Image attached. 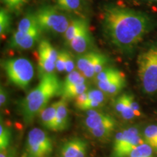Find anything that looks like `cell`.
Segmentation results:
<instances>
[{
    "instance_id": "cell-1",
    "label": "cell",
    "mask_w": 157,
    "mask_h": 157,
    "mask_svg": "<svg viewBox=\"0 0 157 157\" xmlns=\"http://www.w3.org/2000/svg\"><path fill=\"white\" fill-rule=\"evenodd\" d=\"M101 18L105 36L124 53L132 52L154 27L146 13L114 5L103 7Z\"/></svg>"
},
{
    "instance_id": "cell-2",
    "label": "cell",
    "mask_w": 157,
    "mask_h": 157,
    "mask_svg": "<svg viewBox=\"0 0 157 157\" xmlns=\"http://www.w3.org/2000/svg\"><path fill=\"white\" fill-rule=\"evenodd\" d=\"M36 87L20 102V111L26 124L34 121L35 117L47 107L52 98L60 95L62 82L56 74L41 76Z\"/></svg>"
},
{
    "instance_id": "cell-3",
    "label": "cell",
    "mask_w": 157,
    "mask_h": 157,
    "mask_svg": "<svg viewBox=\"0 0 157 157\" xmlns=\"http://www.w3.org/2000/svg\"><path fill=\"white\" fill-rule=\"evenodd\" d=\"M137 74L145 93H157V42L148 45L137 57Z\"/></svg>"
},
{
    "instance_id": "cell-4",
    "label": "cell",
    "mask_w": 157,
    "mask_h": 157,
    "mask_svg": "<svg viewBox=\"0 0 157 157\" xmlns=\"http://www.w3.org/2000/svg\"><path fill=\"white\" fill-rule=\"evenodd\" d=\"M41 31L53 34H64L71 19L57 6L44 5L34 13Z\"/></svg>"
},
{
    "instance_id": "cell-5",
    "label": "cell",
    "mask_w": 157,
    "mask_h": 157,
    "mask_svg": "<svg viewBox=\"0 0 157 157\" xmlns=\"http://www.w3.org/2000/svg\"><path fill=\"white\" fill-rule=\"evenodd\" d=\"M2 67L8 81L20 89H26L34 77V66L26 58L7 59L2 62Z\"/></svg>"
},
{
    "instance_id": "cell-6",
    "label": "cell",
    "mask_w": 157,
    "mask_h": 157,
    "mask_svg": "<svg viewBox=\"0 0 157 157\" xmlns=\"http://www.w3.org/2000/svg\"><path fill=\"white\" fill-rule=\"evenodd\" d=\"M145 141L141 137L137 127H132L117 132L113 143L114 157H127Z\"/></svg>"
},
{
    "instance_id": "cell-7",
    "label": "cell",
    "mask_w": 157,
    "mask_h": 157,
    "mask_svg": "<svg viewBox=\"0 0 157 157\" xmlns=\"http://www.w3.org/2000/svg\"><path fill=\"white\" fill-rule=\"evenodd\" d=\"M52 141L48 134L39 128H34L29 132L26 150L31 157H45L52 151Z\"/></svg>"
},
{
    "instance_id": "cell-8",
    "label": "cell",
    "mask_w": 157,
    "mask_h": 157,
    "mask_svg": "<svg viewBox=\"0 0 157 157\" xmlns=\"http://www.w3.org/2000/svg\"><path fill=\"white\" fill-rule=\"evenodd\" d=\"M38 69L39 76L53 74L56 69V61L58 52L47 39H43L39 43L37 48Z\"/></svg>"
},
{
    "instance_id": "cell-9",
    "label": "cell",
    "mask_w": 157,
    "mask_h": 157,
    "mask_svg": "<svg viewBox=\"0 0 157 157\" xmlns=\"http://www.w3.org/2000/svg\"><path fill=\"white\" fill-rule=\"evenodd\" d=\"M41 34V31L22 32L16 30L10 39L9 47L14 50H29L39 42Z\"/></svg>"
},
{
    "instance_id": "cell-10",
    "label": "cell",
    "mask_w": 157,
    "mask_h": 157,
    "mask_svg": "<svg viewBox=\"0 0 157 157\" xmlns=\"http://www.w3.org/2000/svg\"><path fill=\"white\" fill-rule=\"evenodd\" d=\"M67 46L76 54L82 55L90 52L93 46V39L89 29V25H85Z\"/></svg>"
},
{
    "instance_id": "cell-11",
    "label": "cell",
    "mask_w": 157,
    "mask_h": 157,
    "mask_svg": "<svg viewBox=\"0 0 157 157\" xmlns=\"http://www.w3.org/2000/svg\"><path fill=\"white\" fill-rule=\"evenodd\" d=\"M87 144L78 137H74L66 141L60 150V157H86Z\"/></svg>"
},
{
    "instance_id": "cell-12",
    "label": "cell",
    "mask_w": 157,
    "mask_h": 157,
    "mask_svg": "<svg viewBox=\"0 0 157 157\" xmlns=\"http://www.w3.org/2000/svg\"><path fill=\"white\" fill-rule=\"evenodd\" d=\"M114 120L115 119L113 118L107 113L98 112L93 109L87 111V117L84 123L87 129H92Z\"/></svg>"
},
{
    "instance_id": "cell-13",
    "label": "cell",
    "mask_w": 157,
    "mask_h": 157,
    "mask_svg": "<svg viewBox=\"0 0 157 157\" xmlns=\"http://www.w3.org/2000/svg\"><path fill=\"white\" fill-rule=\"evenodd\" d=\"M68 125V110L67 101L61 98L58 101L56 112V129L55 131H63L67 128Z\"/></svg>"
},
{
    "instance_id": "cell-14",
    "label": "cell",
    "mask_w": 157,
    "mask_h": 157,
    "mask_svg": "<svg viewBox=\"0 0 157 157\" xmlns=\"http://www.w3.org/2000/svg\"><path fill=\"white\" fill-rule=\"evenodd\" d=\"M57 107H58V101L54 102L50 106L45 108L39 114L42 124L47 129L52 131H55L56 129Z\"/></svg>"
},
{
    "instance_id": "cell-15",
    "label": "cell",
    "mask_w": 157,
    "mask_h": 157,
    "mask_svg": "<svg viewBox=\"0 0 157 157\" xmlns=\"http://www.w3.org/2000/svg\"><path fill=\"white\" fill-rule=\"evenodd\" d=\"M86 79L87 78L84 76L77 83L68 86L67 87L62 88L60 95L66 100L72 99V98L75 99L77 96L87 92L88 85L86 83Z\"/></svg>"
},
{
    "instance_id": "cell-16",
    "label": "cell",
    "mask_w": 157,
    "mask_h": 157,
    "mask_svg": "<svg viewBox=\"0 0 157 157\" xmlns=\"http://www.w3.org/2000/svg\"><path fill=\"white\" fill-rule=\"evenodd\" d=\"M87 24V21L84 20L83 17L71 19L69 25L63 34L65 43L67 45L69 44V42L73 39L74 37Z\"/></svg>"
},
{
    "instance_id": "cell-17",
    "label": "cell",
    "mask_w": 157,
    "mask_h": 157,
    "mask_svg": "<svg viewBox=\"0 0 157 157\" xmlns=\"http://www.w3.org/2000/svg\"><path fill=\"white\" fill-rule=\"evenodd\" d=\"M57 7L61 10L82 15L83 13V0H56Z\"/></svg>"
},
{
    "instance_id": "cell-18",
    "label": "cell",
    "mask_w": 157,
    "mask_h": 157,
    "mask_svg": "<svg viewBox=\"0 0 157 157\" xmlns=\"http://www.w3.org/2000/svg\"><path fill=\"white\" fill-rule=\"evenodd\" d=\"M17 30L22 31V32L41 31L34 13H31V12L27 13L20 21L18 25H17Z\"/></svg>"
},
{
    "instance_id": "cell-19",
    "label": "cell",
    "mask_w": 157,
    "mask_h": 157,
    "mask_svg": "<svg viewBox=\"0 0 157 157\" xmlns=\"http://www.w3.org/2000/svg\"><path fill=\"white\" fill-rule=\"evenodd\" d=\"M116 125H117V122L114 120L101 125L95 129H88V130L91 135H93L95 138L99 139V140H105L111 136L113 132L114 131Z\"/></svg>"
},
{
    "instance_id": "cell-20",
    "label": "cell",
    "mask_w": 157,
    "mask_h": 157,
    "mask_svg": "<svg viewBox=\"0 0 157 157\" xmlns=\"http://www.w3.org/2000/svg\"><path fill=\"white\" fill-rule=\"evenodd\" d=\"M12 17L10 13L7 9L0 10V35L1 39H5L7 35L11 31Z\"/></svg>"
},
{
    "instance_id": "cell-21",
    "label": "cell",
    "mask_w": 157,
    "mask_h": 157,
    "mask_svg": "<svg viewBox=\"0 0 157 157\" xmlns=\"http://www.w3.org/2000/svg\"><path fill=\"white\" fill-rule=\"evenodd\" d=\"M98 52L90 51L85 53L78 55L76 58V67L78 71L82 74L88 68V66L92 63L97 56Z\"/></svg>"
},
{
    "instance_id": "cell-22",
    "label": "cell",
    "mask_w": 157,
    "mask_h": 157,
    "mask_svg": "<svg viewBox=\"0 0 157 157\" xmlns=\"http://www.w3.org/2000/svg\"><path fill=\"white\" fill-rule=\"evenodd\" d=\"M30 0H1L2 4L5 6L10 13L19 14Z\"/></svg>"
},
{
    "instance_id": "cell-23",
    "label": "cell",
    "mask_w": 157,
    "mask_h": 157,
    "mask_svg": "<svg viewBox=\"0 0 157 157\" xmlns=\"http://www.w3.org/2000/svg\"><path fill=\"white\" fill-rule=\"evenodd\" d=\"M125 85H126V77H125V74H123L111 82L106 93L108 95L112 96L117 95L120 93L123 88L125 87Z\"/></svg>"
},
{
    "instance_id": "cell-24",
    "label": "cell",
    "mask_w": 157,
    "mask_h": 157,
    "mask_svg": "<svg viewBox=\"0 0 157 157\" xmlns=\"http://www.w3.org/2000/svg\"><path fill=\"white\" fill-rule=\"evenodd\" d=\"M11 140V132L8 127H7L1 120L0 124V149L5 150L7 149Z\"/></svg>"
},
{
    "instance_id": "cell-25",
    "label": "cell",
    "mask_w": 157,
    "mask_h": 157,
    "mask_svg": "<svg viewBox=\"0 0 157 157\" xmlns=\"http://www.w3.org/2000/svg\"><path fill=\"white\" fill-rule=\"evenodd\" d=\"M121 71L117 68L113 67H106L105 69H103L101 72L97 74L95 76L96 82H104L107 80L111 79L115 76H117L120 74Z\"/></svg>"
},
{
    "instance_id": "cell-26",
    "label": "cell",
    "mask_w": 157,
    "mask_h": 157,
    "mask_svg": "<svg viewBox=\"0 0 157 157\" xmlns=\"http://www.w3.org/2000/svg\"><path fill=\"white\" fill-rule=\"evenodd\" d=\"M157 139V125H150L145 129L143 140L145 143L154 148Z\"/></svg>"
},
{
    "instance_id": "cell-27",
    "label": "cell",
    "mask_w": 157,
    "mask_h": 157,
    "mask_svg": "<svg viewBox=\"0 0 157 157\" xmlns=\"http://www.w3.org/2000/svg\"><path fill=\"white\" fill-rule=\"evenodd\" d=\"M129 157H153V148L146 143H143L136 147Z\"/></svg>"
},
{
    "instance_id": "cell-28",
    "label": "cell",
    "mask_w": 157,
    "mask_h": 157,
    "mask_svg": "<svg viewBox=\"0 0 157 157\" xmlns=\"http://www.w3.org/2000/svg\"><path fill=\"white\" fill-rule=\"evenodd\" d=\"M83 77V74L78 70H74L71 73H68V75L66 76V78H64V80L62 82L61 89L62 88L67 87L68 86L72 85V84L75 83H77Z\"/></svg>"
},
{
    "instance_id": "cell-29",
    "label": "cell",
    "mask_w": 157,
    "mask_h": 157,
    "mask_svg": "<svg viewBox=\"0 0 157 157\" xmlns=\"http://www.w3.org/2000/svg\"><path fill=\"white\" fill-rule=\"evenodd\" d=\"M108 61L109 60L105 55L98 52L95 61H94V69H95V76L106 68Z\"/></svg>"
},
{
    "instance_id": "cell-30",
    "label": "cell",
    "mask_w": 157,
    "mask_h": 157,
    "mask_svg": "<svg viewBox=\"0 0 157 157\" xmlns=\"http://www.w3.org/2000/svg\"><path fill=\"white\" fill-rule=\"evenodd\" d=\"M67 50H61L58 52V59L56 61V70L58 72H63L66 71V58Z\"/></svg>"
},
{
    "instance_id": "cell-31",
    "label": "cell",
    "mask_w": 157,
    "mask_h": 157,
    "mask_svg": "<svg viewBox=\"0 0 157 157\" xmlns=\"http://www.w3.org/2000/svg\"><path fill=\"white\" fill-rule=\"evenodd\" d=\"M88 98L90 100L97 101L100 103L104 104L105 101V97L104 93L101 90H91L87 91Z\"/></svg>"
},
{
    "instance_id": "cell-32",
    "label": "cell",
    "mask_w": 157,
    "mask_h": 157,
    "mask_svg": "<svg viewBox=\"0 0 157 157\" xmlns=\"http://www.w3.org/2000/svg\"><path fill=\"white\" fill-rule=\"evenodd\" d=\"M76 67V59L74 58L73 54L69 51L66 52V71L67 73H71L75 69Z\"/></svg>"
},
{
    "instance_id": "cell-33",
    "label": "cell",
    "mask_w": 157,
    "mask_h": 157,
    "mask_svg": "<svg viewBox=\"0 0 157 157\" xmlns=\"http://www.w3.org/2000/svg\"><path fill=\"white\" fill-rule=\"evenodd\" d=\"M75 106L78 109L82 110V108L84 105H85L86 103H87L88 101V94L87 92L86 93H84L79 95L78 96H77L75 99Z\"/></svg>"
},
{
    "instance_id": "cell-34",
    "label": "cell",
    "mask_w": 157,
    "mask_h": 157,
    "mask_svg": "<svg viewBox=\"0 0 157 157\" xmlns=\"http://www.w3.org/2000/svg\"><path fill=\"white\" fill-rule=\"evenodd\" d=\"M129 103H130L131 108H132L133 111H134V113H135V116H136V117H140V116H141V111H140V106H139L138 103H137V102L135 101L134 97H133L132 95H130V94H129Z\"/></svg>"
},
{
    "instance_id": "cell-35",
    "label": "cell",
    "mask_w": 157,
    "mask_h": 157,
    "mask_svg": "<svg viewBox=\"0 0 157 157\" xmlns=\"http://www.w3.org/2000/svg\"><path fill=\"white\" fill-rule=\"evenodd\" d=\"M8 100V93L5 87L1 86L0 88V105L1 106H5Z\"/></svg>"
},
{
    "instance_id": "cell-36",
    "label": "cell",
    "mask_w": 157,
    "mask_h": 157,
    "mask_svg": "<svg viewBox=\"0 0 157 157\" xmlns=\"http://www.w3.org/2000/svg\"><path fill=\"white\" fill-rule=\"evenodd\" d=\"M0 157H14V155H13V151L5 149V150L1 151V152H0Z\"/></svg>"
},
{
    "instance_id": "cell-37",
    "label": "cell",
    "mask_w": 157,
    "mask_h": 157,
    "mask_svg": "<svg viewBox=\"0 0 157 157\" xmlns=\"http://www.w3.org/2000/svg\"><path fill=\"white\" fill-rule=\"evenodd\" d=\"M153 150H154L157 153V139H156V143H155V146L154 147V148H153Z\"/></svg>"
},
{
    "instance_id": "cell-38",
    "label": "cell",
    "mask_w": 157,
    "mask_h": 157,
    "mask_svg": "<svg viewBox=\"0 0 157 157\" xmlns=\"http://www.w3.org/2000/svg\"><path fill=\"white\" fill-rule=\"evenodd\" d=\"M146 1L150 2H154V3H157V0H146Z\"/></svg>"
},
{
    "instance_id": "cell-39",
    "label": "cell",
    "mask_w": 157,
    "mask_h": 157,
    "mask_svg": "<svg viewBox=\"0 0 157 157\" xmlns=\"http://www.w3.org/2000/svg\"><path fill=\"white\" fill-rule=\"evenodd\" d=\"M23 157H26V156H23Z\"/></svg>"
}]
</instances>
